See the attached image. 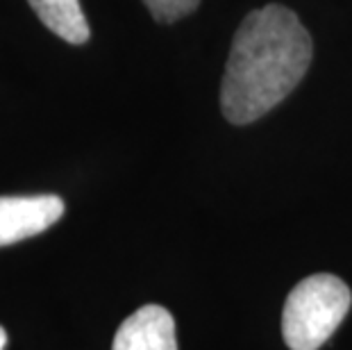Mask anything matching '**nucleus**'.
<instances>
[{
  "mask_svg": "<svg viewBox=\"0 0 352 350\" xmlns=\"http://www.w3.org/2000/svg\"><path fill=\"white\" fill-rule=\"evenodd\" d=\"M144 3L160 23H173L196 10L200 0H144Z\"/></svg>",
  "mask_w": 352,
  "mask_h": 350,
  "instance_id": "nucleus-6",
  "label": "nucleus"
},
{
  "mask_svg": "<svg viewBox=\"0 0 352 350\" xmlns=\"http://www.w3.org/2000/svg\"><path fill=\"white\" fill-rule=\"evenodd\" d=\"M352 303L348 285L318 273L294 287L284 303L282 334L291 350H318L346 318Z\"/></svg>",
  "mask_w": 352,
  "mask_h": 350,
  "instance_id": "nucleus-2",
  "label": "nucleus"
},
{
  "mask_svg": "<svg viewBox=\"0 0 352 350\" xmlns=\"http://www.w3.org/2000/svg\"><path fill=\"white\" fill-rule=\"evenodd\" d=\"M7 346V332H5V327L0 325V350H5Z\"/></svg>",
  "mask_w": 352,
  "mask_h": 350,
  "instance_id": "nucleus-7",
  "label": "nucleus"
},
{
  "mask_svg": "<svg viewBox=\"0 0 352 350\" xmlns=\"http://www.w3.org/2000/svg\"><path fill=\"white\" fill-rule=\"evenodd\" d=\"M64 200L55 193L41 196H0V245L41 234L62 219Z\"/></svg>",
  "mask_w": 352,
  "mask_h": 350,
  "instance_id": "nucleus-3",
  "label": "nucleus"
},
{
  "mask_svg": "<svg viewBox=\"0 0 352 350\" xmlns=\"http://www.w3.org/2000/svg\"><path fill=\"white\" fill-rule=\"evenodd\" d=\"M111 350H177L175 321L168 309L146 305L118 327Z\"/></svg>",
  "mask_w": 352,
  "mask_h": 350,
  "instance_id": "nucleus-4",
  "label": "nucleus"
},
{
  "mask_svg": "<svg viewBox=\"0 0 352 350\" xmlns=\"http://www.w3.org/2000/svg\"><path fill=\"white\" fill-rule=\"evenodd\" d=\"M311 36L282 5L250 12L239 25L221 85L223 116L234 125L257 121L287 98L311 64Z\"/></svg>",
  "mask_w": 352,
  "mask_h": 350,
  "instance_id": "nucleus-1",
  "label": "nucleus"
},
{
  "mask_svg": "<svg viewBox=\"0 0 352 350\" xmlns=\"http://www.w3.org/2000/svg\"><path fill=\"white\" fill-rule=\"evenodd\" d=\"M30 7L48 30L69 43H85L89 39V23L80 0H28Z\"/></svg>",
  "mask_w": 352,
  "mask_h": 350,
  "instance_id": "nucleus-5",
  "label": "nucleus"
}]
</instances>
